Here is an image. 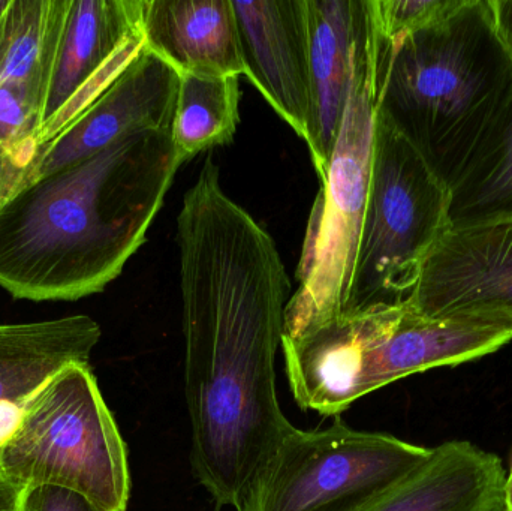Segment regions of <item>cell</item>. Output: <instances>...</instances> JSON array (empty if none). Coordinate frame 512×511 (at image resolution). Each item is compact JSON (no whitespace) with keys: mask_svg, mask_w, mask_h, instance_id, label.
Listing matches in <instances>:
<instances>
[{"mask_svg":"<svg viewBox=\"0 0 512 511\" xmlns=\"http://www.w3.org/2000/svg\"><path fill=\"white\" fill-rule=\"evenodd\" d=\"M23 511H101L84 495L60 486H30L24 494Z\"/></svg>","mask_w":512,"mask_h":511,"instance_id":"21","label":"cell"},{"mask_svg":"<svg viewBox=\"0 0 512 511\" xmlns=\"http://www.w3.org/2000/svg\"><path fill=\"white\" fill-rule=\"evenodd\" d=\"M511 341L512 330L505 327L423 317L406 302L348 312L337 365V407L343 413L388 384L481 359Z\"/></svg>","mask_w":512,"mask_h":511,"instance_id":"8","label":"cell"},{"mask_svg":"<svg viewBox=\"0 0 512 511\" xmlns=\"http://www.w3.org/2000/svg\"><path fill=\"white\" fill-rule=\"evenodd\" d=\"M406 305L435 320L512 330V218L448 228Z\"/></svg>","mask_w":512,"mask_h":511,"instance_id":"10","label":"cell"},{"mask_svg":"<svg viewBox=\"0 0 512 511\" xmlns=\"http://www.w3.org/2000/svg\"><path fill=\"white\" fill-rule=\"evenodd\" d=\"M502 511H512V485L511 483H505L504 491V507Z\"/></svg>","mask_w":512,"mask_h":511,"instance_id":"25","label":"cell"},{"mask_svg":"<svg viewBox=\"0 0 512 511\" xmlns=\"http://www.w3.org/2000/svg\"><path fill=\"white\" fill-rule=\"evenodd\" d=\"M505 483L495 453L469 441H447L361 511H502Z\"/></svg>","mask_w":512,"mask_h":511,"instance_id":"16","label":"cell"},{"mask_svg":"<svg viewBox=\"0 0 512 511\" xmlns=\"http://www.w3.org/2000/svg\"><path fill=\"white\" fill-rule=\"evenodd\" d=\"M6 192H8V176H6L5 159L0 152V206L5 201Z\"/></svg>","mask_w":512,"mask_h":511,"instance_id":"24","label":"cell"},{"mask_svg":"<svg viewBox=\"0 0 512 511\" xmlns=\"http://www.w3.org/2000/svg\"><path fill=\"white\" fill-rule=\"evenodd\" d=\"M245 75L306 141L312 113L306 0H233Z\"/></svg>","mask_w":512,"mask_h":511,"instance_id":"12","label":"cell"},{"mask_svg":"<svg viewBox=\"0 0 512 511\" xmlns=\"http://www.w3.org/2000/svg\"><path fill=\"white\" fill-rule=\"evenodd\" d=\"M179 87V72L144 45L134 62L92 107L36 153L18 191L129 135L147 131L171 134Z\"/></svg>","mask_w":512,"mask_h":511,"instance_id":"11","label":"cell"},{"mask_svg":"<svg viewBox=\"0 0 512 511\" xmlns=\"http://www.w3.org/2000/svg\"><path fill=\"white\" fill-rule=\"evenodd\" d=\"M26 489L9 479L0 468V511H23Z\"/></svg>","mask_w":512,"mask_h":511,"instance_id":"23","label":"cell"},{"mask_svg":"<svg viewBox=\"0 0 512 511\" xmlns=\"http://www.w3.org/2000/svg\"><path fill=\"white\" fill-rule=\"evenodd\" d=\"M432 453L381 432L292 428L259 471L236 511H361Z\"/></svg>","mask_w":512,"mask_h":511,"instance_id":"7","label":"cell"},{"mask_svg":"<svg viewBox=\"0 0 512 511\" xmlns=\"http://www.w3.org/2000/svg\"><path fill=\"white\" fill-rule=\"evenodd\" d=\"M376 32L394 42L429 26L456 8L460 0H370Z\"/></svg>","mask_w":512,"mask_h":511,"instance_id":"20","label":"cell"},{"mask_svg":"<svg viewBox=\"0 0 512 511\" xmlns=\"http://www.w3.org/2000/svg\"><path fill=\"white\" fill-rule=\"evenodd\" d=\"M101 336L89 315L0 324V446L14 431L26 399L66 366L90 365Z\"/></svg>","mask_w":512,"mask_h":511,"instance_id":"15","label":"cell"},{"mask_svg":"<svg viewBox=\"0 0 512 511\" xmlns=\"http://www.w3.org/2000/svg\"><path fill=\"white\" fill-rule=\"evenodd\" d=\"M51 11L53 0H9L0 15V84H30L42 95Z\"/></svg>","mask_w":512,"mask_h":511,"instance_id":"19","label":"cell"},{"mask_svg":"<svg viewBox=\"0 0 512 511\" xmlns=\"http://www.w3.org/2000/svg\"><path fill=\"white\" fill-rule=\"evenodd\" d=\"M499 38L512 54V0H487Z\"/></svg>","mask_w":512,"mask_h":511,"instance_id":"22","label":"cell"},{"mask_svg":"<svg viewBox=\"0 0 512 511\" xmlns=\"http://www.w3.org/2000/svg\"><path fill=\"white\" fill-rule=\"evenodd\" d=\"M0 468L24 488L60 486L101 511L128 510V447L92 366H66L26 399Z\"/></svg>","mask_w":512,"mask_h":511,"instance_id":"4","label":"cell"},{"mask_svg":"<svg viewBox=\"0 0 512 511\" xmlns=\"http://www.w3.org/2000/svg\"><path fill=\"white\" fill-rule=\"evenodd\" d=\"M240 84L237 75H180L176 117L171 140L185 164L201 152L227 146L240 123Z\"/></svg>","mask_w":512,"mask_h":511,"instance_id":"18","label":"cell"},{"mask_svg":"<svg viewBox=\"0 0 512 511\" xmlns=\"http://www.w3.org/2000/svg\"><path fill=\"white\" fill-rule=\"evenodd\" d=\"M177 245L192 471L216 509L237 510L294 428L276 386L291 284L273 237L225 192L212 156L183 198Z\"/></svg>","mask_w":512,"mask_h":511,"instance_id":"1","label":"cell"},{"mask_svg":"<svg viewBox=\"0 0 512 511\" xmlns=\"http://www.w3.org/2000/svg\"><path fill=\"white\" fill-rule=\"evenodd\" d=\"M138 27L180 75H245L233 0H138Z\"/></svg>","mask_w":512,"mask_h":511,"instance_id":"14","label":"cell"},{"mask_svg":"<svg viewBox=\"0 0 512 511\" xmlns=\"http://www.w3.org/2000/svg\"><path fill=\"white\" fill-rule=\"evenodd\" d=\"M376 32L358 62L342 125L316 195L285 309L283 338L294 339L345 314L369 201L375 134Z\"/></svg>","mask_w":512,"mask_h":511,"instance_id":"5","label":"cell"},{"mask_svg":"<svg viewBox=\"0 0 512 511\" xmlns=\"http://www.w3.org/2000/svg\"><path fill=\"white\" fill-rule=\"evenodd\" d=\"M450 210L447 183L375 108L369 201L345 314L405 303L451 228Z\"/></svg>","mask_w":512,"mask_h":511,"instance_id":"6","label":"cell"},{"mask_svg":"<svg viewBox=\"0 0 512 511\" xmlns=\"http://www.w3.org/2000/svg\"><path fill=\"white\" fill-rule=\"evenodd\" d=\"M378 33V32H376ZM512 92V54L487 0H460L394 42L378 35L375 108L453 186Z\"/></svg>","mask_w":512,"mask_h":511,"instance_id":"3","label":"cell"},{"mask_svg":"<svg viewBox=\"0 0 512 511\" xmlns=\"http://www.w3.org/2000/svg\"><path fill=\"white\" fill-rule=\"evenodd\" d=\"M312 113L304 143L319 180L342 125L358 62L375 38L370 0H306Z\"/></svg>","mask_w":512,"mask_h":511,"instance_id":"13","label":"cell"},{"mask_svg":"<svg viewBox=\"0 0 512 511\" xmlns=\"http://www.w3.org/2000/svg\"><path fill=\"white\" fill-rule=\"evenodd\" d=\"M183 162L171 134H132L0 206V288L75 302L102 293L144 245Z\"/></svg>","mask_w":512,"mask_h":511,"instance_id":"2","label":"cell"},{"mask_svg":"<svg viewBox=\"0 0 512 511\" xmlns=\"http://www.w3.org/2000/svg\"><path fill=\"white\" fill-rule=\"evenodd\" d=\"M450 191L451 227L512 218V92Z\"/></svg>","mask_w":512,"mask_h":511,"instance_id":"17","label":"cell"},{"mask_svg":"<svg viewBox=\"0 0 512 511\" xmlns=\"http://www.w3.org/2000/svg\"><path fill=\"white\" fill-rule=\"evenodd\" d=\"M143 48L138 0H53L36 153L77 122Z\"/></svg>","mask_w":512,"mask_h":511,"instance_id":"9","label":"cell"},{"mask_svg":"<svg viewBox=\"0 0 512 511\" xmlns=\"http://www.w3.org/2000/svg\"><path fill=\"white\" fill-rule=\"evenodd\" d=\"M507 482L511 483V485H512V464H511L510 474H507Z\"/></svg>","mask_w":512,"mask_h":511,"instance_id":"26","label":"cell"}]
</instances>
